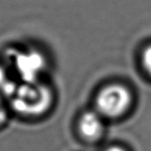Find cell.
I'll use <instances>...</instances> for the list:
<instances>
[{"label":"cell","instance_id":"obj_2","mask_svg":"<svg viewBox=\"0 0 151 151\" xmlns=\"http://www.w3.org/2000/svg\"><path fill=\"white\" fill-rule=\"evenodd\" d=\"M130 104V93L127 88L119 84L105 87L100 91L96 98V106L99 113L109 117L122 115Z\"/></svg>","mask_w":151,"mask_h":151},{"label":"cell","instance_id":"obj_1","mask_svg":"<svg viewBox=\"0 0 151 151\" xmlns=\"http://www.w3.org/2000/svg\"><path fill=\"white\" fill-rule=\"evenodd\" d=\"M13 108L21 115L37 116L47 110L52 101V93L45 85L38 82L14 84L8 96Z\"/></svg>","mask_w":151,"mask_h":151},{"label":"cell","instance_id":"obj_3","mask_svg":"<svg viewBox=\"0 0 151 151\" xmlns=\"http://www.w3.org/2000/svg\"><path fill=\"white\" fill-rule=\"evenodd\" d=\"M16 67L23 82H37V78L45 67V60L37 51L21 52L16 57Z\"/></svg>","mask_w":151,"mask_h":151},{"label":"cell","instance_id":"obj_5","mask_svg":"<svg viewBox=\"0 0 151 151\" xmlns=\"http://www.w3.org/2000/svg\"><path fill=\"white\" fill-rule=\"evenodd\" d=\"M142 63L146 71L151 75V45H149L145 50L142 54Z\"/></svg>","mask_w":151,"mask_h":151},{"label":"cell","instance_id":"obj_4","mask_svg":"<svg viewBox=\"0 0 151 151\" xmlns=\"http://www.w3.org/2000/svg\"><path fill=\"white\" fill-rule=\"evenodd\" d=\"M79 130L84 138L91 141L96 139L103 132V122L100 115L94 112H87L81 116Z\"/></svg>","mask_w":151,"mask_h":151},{"label":"cell","instance_id":"obj_7","mask_svg":"<svg viewBox=\"0 0 151 151\" xmlns=\"http://www.w3.org/2000/svg\"><path fill=\"white\" fill-rule=\"evenodd\" d=\"M8 83V80H7V77H6V73L4 71L1 67H0V91L3 89V87Z\"/></svg>","mask_w":151,"mask_h":151},{"label":"cell","instance_id":"obj_8","mask_svg":"<svg viewBox=\"0 0 151 151\" xmlns=\"http://www.w3.org/2000/svg\"><path fill=\"white\" fill-rule=\"evenodd\" d=\"M104 151H126V150L121 148L119 146H111V147H109V148L105 149Z\"/></svg>","mask_w":151,"mask_h":151},{"label":"cell","instance_id":"obj_6","mask_svg":"<svg viewBox=\"0 0 151 151\" xmlns=\"http://www.w3.org/2000/svg\"><path fill=\"white\" fill-rule=\"evenodd\" d=\"M6 117H7V110L4 104V101H3L2 94L0 93V124L4 122Z\"/></svg>","mask_w":151,"mask_h":151}]
</instances>
